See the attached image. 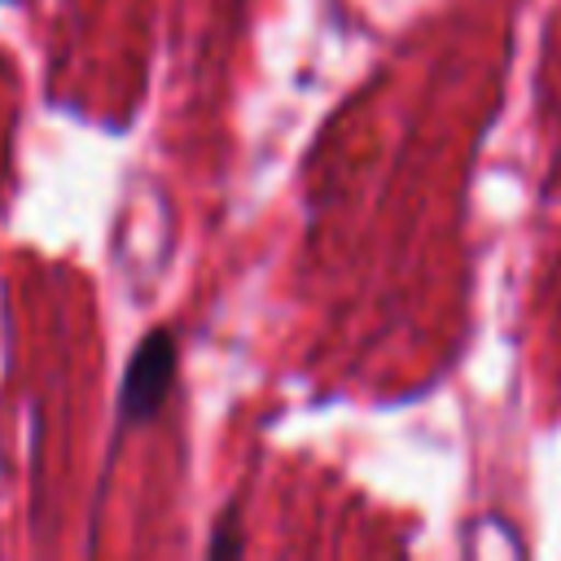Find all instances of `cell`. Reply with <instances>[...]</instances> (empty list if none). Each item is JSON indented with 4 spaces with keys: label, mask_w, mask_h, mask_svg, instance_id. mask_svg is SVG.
I'll use <instances>...</instances> for the list:
<instances>
[{
    "label": "cell",
    "mask_w": 561,
    "mask_h": 561,
    "mask_svg": "<svg viewBox=\"0 0 561 561\" xmlns=\"http://www.w3.org/2000/svg\"><path fill=\"white\" fill-rule=\"evenodd\" d=\"M171 373H175V337L167 329H153L140 337L127 373H123V386H118V416L123 425H140L149 421L167 390H171Z\"/></svg>",
    "instance_id": "1"
}]
</instances>
